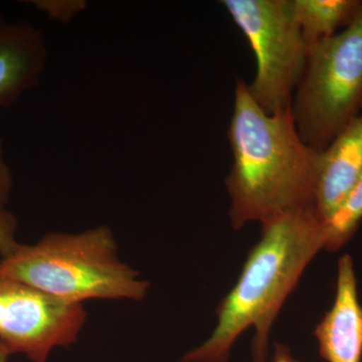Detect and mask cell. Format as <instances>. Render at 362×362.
<instances>
[{
  "label": "cell",
  "mask_w": 362,
  "mask_h": 362,
  "mask_svg": "<svg viewBox=\"0 0 362 362\" xmlns=\"http://www.w3.org/2000/svg\"><path fill=\"white\" fill-rule=\"evenodd\" d=\"M315 337L320 356L328 362H361L362 306L358 301L354 261L345 255L338 263L334 304L318 324Z\"/></svg>",
  "instance_id": "9c48e42d"
},
{
  "label": "cell",
  "mask_w": 362,
  "mask_h": 362,
  "mask_svg": "<svg viewBox=\"0 0 362 362\" xmlns=\"http://www.w3.org/2000/svg\"><path fill=\"white\" fill-rule=\"evenodd\" d=\"M256 57L257 73L247 85L269 115L292 109L303 76L308 47L295 13L294 0H223Z\"/></svg>",
  "instance_id": "5b68a950"
},
{
  "label": "cell",
  "mask_w": 362,
  "mask_h": 362,
  "mask_svg": "<svg viewBox=\"0 0 362 362\" xmlns=\"http://www.w3.org/2000/svg\"><path fill=\"white\" fill-rule=\"evenodd\" d=\"M0 277L20 281L70 304L88 300L139 302L149 282L123 262L108 226L84 232L45 233L35 244L21 245L0 257Z\"/></svg>",
  "instance_id": "3957f363"
},
{
  "label": "cell",
  "mask_w": 362,
  "mask_h": 362,
  "mask_svg": "<svg viewBox=\"0 0 362 362\" xmlns=\"http://www.w3.org/2000/svg\"><path fill=\"white\" fill-rule=\"evenodd\" d=\"M228 137L233 165L226 185L233 228L314 211L320 152L302 139L292 109L269 115L238 80Z\"/></svg>",
  "instance_id": "6da1fadb"
},
{
  "label": "cell",
  "mask_w": 362,
  "mask_h": 362,
  "mask_svg": "<svg viewBox=\"0 0 362 362\" xmlns=\"http://www.w3.org/2000/svg\"><path fill=\"white\" fill-rule=\"evenodd\" d=\"M18 221L6 209H0V257L13 251L20 243L16 240Z\"/></svg>",
  "instance_id": "4fadbf2b"
},
{
  "label": "cell",
  "mask_w": 362,
  "mask_h": 362,
  "mask_svg": "<svg viewBox=\"0 0 362 362\" xmlns=\"http://www.w3.org/2000/svg\"><path fill=\"white\" fill-rule=\"evenodd\" d=\"M13 188V177L4 156V141L0 138V209H6Z\"/></svg>",
  "instance_id": "5bb4252c"
},
{
  "label": "cell",
  "mask_w": 362,
  "mask_h": 362,
  "mask_svg": "<svg viewBox=\"0 0 362 362\" xmlns=\"http://www.w3.org/2000/svg\"><path fill=\"white\" fill-rule=\"evenodd\" d=\"M49 59L44 33L25 20L0 13V108H9L40 85Z\"/></svg>",
  "instance_id": "52a82bcc"
},
{
  "label": "cell",
  "mask_w": 362,
  "mask_h": 362,
  "mask_svg": "<svg viewBox=\"0 0 362 362\" xmlns=\"http://www.w3.org/2000/svg\"><path fill=\"white\" fill-rule=\"evenodd\" d=\"M273 362H298L290 354L289 349L284 345H276L275 357Z\"/></svg>",
  "instance_id": "9a60e30c"
},
{
  "label": "cell",
  "mask_w": 362,
  "mask_h": 362,
  "mask_svg": "<svg viewBox=\"0 0 362 362\" xmlns=\"http://www.w3.org/2000/svg\"><path fill=\"white\" fill-rule=\"evenodd\" d=\"M361 101L362 2L341 33L308 49L292 101L298 132L312 148L323 151L361 113Z\"/></svg>",
  "instance_id": "277c9868"
},
{
  "label": "cell",
  "mask_w": 362,
  "mask_h": 362,
  "mask_svg": "<svg viewBox=\"0 0 362 362\" xmlns=\"http://www.w3.org/2000/svg\"><path fill=\"white\" fill-rule=\"evenodd\" d=\"M262 228L237 284L216 310L211 337L178 362H228L233 343L252 326L254 361L267 362L272 324L305 268L326 247L327 230L313 209L284 214Z\"/></svg>",
  "instance_id": "7a4b0ae2"
},
{
  "label": "cell",
  "mask_w": 362,
  "mask_h": 362,
  "mask_svg": "<svg viewBox=\"0 0 362 362\" xmlns=\"http://www.w3.org/2000/svg\"><path fill=\"white\" fill-rule=\"evenodd\" d=\"M361 113H362V101H361Z\"/></svg>",
  "instance_id": "e0dca14e"
},
{
  "label": "cell",
  "mask_w": 362,
  "mask_h": 362,
  "mask_svg": "<svg viewBox=\"0 0 362 362\" xmlns=\"http://www.w3.org/2000/svg\"><path fill=\"white\" fill-rule=\"evenodd\" d=\"M362 220V176L337 214L326 221L327 244L325 249L334 251L344 245L356 233Z\"/></svg>",
  "instance_id": "8fae6325"
},
{
  "label": "cell",
  "mask_w": 362,
  "mask_h": 362,
  "mask_svg": "<svg viewBox=\"0 0 362 362\" xmlns=\"http://www.w3.org/2000/svg\"><path fill=\"white\" fill-rule=\"evenodd\" d=\"M83 304H70L13 279L0 277V344L11 354L47 362L52 350L77 341L86 321Z\"/></svg>",
  "instance_id": "8992f818"
},
{
  "label": "cell",
  "mask_w": 362,
  "mask_h": 362,
  "mask_svg": "<svg viewBox=\"0 0 362 362\" xmlns=\"http://www.w3.org/2000/svg\"><path fill=\"white\" fill-rule=\"evenodd\" d=\"M361 0H294L295 13L307 47L337 35L349 26L361 6Z\"/></svg>",
  "instance_id": "30bf717a"
},
{
  "label": "cell",
  "mask_w": 362,
  "mask_h": 362,
  "mask_svg": "<svg viewBox=\"0 0 362 362\" xmlns=\"http://www.w3.org/2000/svg\"><path fill=\"white\" fill-rule=\"evenodd\" d=\"M362 176V113L319 156L314 211L324 223L341 207Z\"/></svg>",
  "instance_id": "ba28073f"
},
{
  "label": "cell",
  "mask_w": 362,
  "mask_h": 362,
  "mask_svg": "<svg viewBox=\"0 0 362 362\" xmlns=\"http://www.w3.org/2000/svg\"><path fill=\"white\" fill-rule=\"evenodd\" d=\"M28 4L62 25H70L88 8L85 0H30Z\"/></svg>",
  "instance_id": "7c38bea8"
},
{
  "label": "cell",
  "mask_w": 362,
  "mask_h": 362,
  "mask_svg": "<svg viewBox=\"0 0 362 362\" xmlns=\"http://www.w3.org/2000/svg\"><path fill=\"white\" fill-rule=\"evenodd\" d=\"M11 356V352L6 347L0 344V362H8V358Z\"/></svg>",
  "instance_id": "2e32d148"
}]
</instances>
